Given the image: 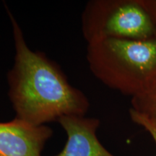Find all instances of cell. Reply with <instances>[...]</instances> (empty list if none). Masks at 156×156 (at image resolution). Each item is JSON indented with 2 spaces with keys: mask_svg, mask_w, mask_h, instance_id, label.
Returning <instances> with one entry per match:
<instances>
[{
  "mask_svg": "<svg viewBox=\"0 0 156 156\" xmlns=\"http://www.w3.org/2000/svg\"><path fill=\"white\" fill-rule=\"evenodd\" d=\"M81 22L87 44L107 38H156V26L143 0H91L83 9Z\"/></svg>",
  "mask_w": 156,
  "mask_h": 156,
  "instance_id": "obj_3",
  "label": "cell"
},
{
  "mask_svg": "<svg viewBox=\"0 0 156 156\" xmlns=\"http://www.w3.org/2000/svg\"><path fill=\"white\" fill-rule=\"evenodd\" d=\"M131 108L156 122V83L148 92L133 98Z\"/></svg>",
  "mask_w": 156,
  "mask_h": 156,
  "instance_id": "obj_6",
  "label": "cell"
},
{
  "mask_svg": "<svg viewBox=\"0 0 156 156\" xmlns=\"http://www.w3.org/2000/svg\"><path fill=\"white\" fill-rule=\"evenodd\" d=\"M52 134L49 126L33 125L17 118L0 122V156H41Z\"/></svg>",
  "mask_w": 156,
  "mask_h": 156,
  "instance_id": "obj_4",
  "label": "cell"
},
{
  "mask_svg": "<svg viewBox=\"0 0 156 156\" xmlns=\"http://www.w3.org/2000/svg\"><path fill=\"white\" fill-rule=\"evenodd\" d=\"M8 14L15 49L14 64L7 74L8 95L15 118L41 126L64 116H85L90 108L86 95L69 83L55 62L29 48L21 27Z\"/></svg>",
  "mask_w": 156,
  "mask_h": 156,
  "instance_id": "obj_1",
  "label": "cell"
},
{
  "mask_svg": "<svg viewBox=\"0 0 156 156\" xmlns=\"http://www.w3.org/2000/svg\"><path fill=\"white\" fill-rule=\"evenodd\" d=\"M57 122L67 134L63 150L54 156H115L97 136L100 120L85 116H64Z\"/></svg>",
  "mask_w": 156,
  "mask_h": 156,
  "instance_id": "obj_5",
  "label": "cell"
},
{
  "mask_svg": "<svg viewBox=\"0 0 156 156\" xmlns=\"http://www.w3.org/2000/svg\"><path fill=\"white\" fill-rule=\"evenodd\" d=\"M130 118L132 122L142 127H143L148 133L151 134L156 146V122L145 115L136 112V111L130 108L129 112ZM156 156V155H155Z\"/></svg>",
  "mask_w": 156,
  "mask_h": 156,
  "instance_id": "obj_7",
  "label": "cell"
},
{
  "mask_svg": "<svg viewBox=\"0 0 156 156\" xmlns=\"http://www.w3.org/2000/svg\"><path fill=\"white\" fill-rule=\"evenodd\" d=\"M143 2L156 26V0H143Z\"/></svg>",
  "mask_w": 156,
  "mask_h": 156,
  "instance_id": "obj_8",
  "label": "cell"
},
{
  "mask_svg": "<svg viewBox=\"0 0 156 156\" xmlns=\"http://www.w3.org/2000/svg\"><path fill=\"white\" fill-rule=\"evenodd\" d=\"M87 62L103 84L132 98L156 83V38H107L87 44Z\"/></svg>",
  "mask_w": 156,
  "mask_h": 156,
  "instance_id": "obj_2",
  "label": "cell"
}]
</instances>
